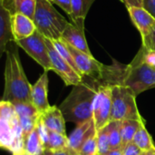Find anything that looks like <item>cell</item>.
Segmentation results:
<instances>
[{
	"label": "cell",
	"instance_id": "d6a6232c",
	"mask_svg": "<svg viewBox=\"0 0 155 155\" xmlns=\"http://www.w3.org/2000/svg\"><path fill=\"white\" fill-rule=\"evenodd\" d=\"M143 46V45H142ZM144 58H145V61L151 64L152 66L155 67V52H151V51H148L146 48H144Z\"/></svg>",
	"mask_w": 155,
	"mask_h": 155
},
{
	"label": "cell",
	"instance_id": "30bf717a",
	"mask_svg": "<svg viewBox=\"0 0 155 155\" xmlns=\"http://www.w3.org/2000/svg\"><path fill=\"white\" fill-rule=\"evenodd\" d=\"M66 45L74 57L75 64L82 76L84 78L89 77L95 82H100L102 80L104 64L97 61L93 55L87 54L80 50H77L67 43Z\"/></svg>",
	"mask_w": 155,
	"mask_h": 155
},
{
	"label": "cell",
	"instance_id": "5bb4252c",
	"mask_svg": "<svg viewBox=\"0 0 155 155\" xmlns=\"http://www.w3.org/2000/svg\"><path fill=\"white\" fill-rule=\"evenodd\" d=\"M61 39L77 50L93 55L84 35V28L78 27L73 23H69L63 33Z\"/></svg>",
	"mask_w": 155,
	"mask_h": 155
},
{
	"label": "cell",
	"instance_id": "8d00e7d4",
	"mask_svg": "<svg viewBox=\"0 0 155 155\" xmlns=\"http://www.w3.org/2000/svg\"><path fill=\"white\" fill-rule=\"evenodd\" d=\"M141 155H155V150L148 151V152H143Z\"/></svg>",
	"mask_w": 155,
	"mask_h": 155
},
{
	"label": "cell",
	"instance_id": "8fae6325",
	"mask_svg": "<svg viewBox=\"0 0 155 155\" xmlns=\"http://www.w3.org/2000/svg\"><path fill=\"white\" fill-rule=\"evenodd\" d=\"M48 72L45 71L38 80L32 85L31 89V99L32 104L36 108V110L40 113H44L51 105L48 103L47 94H48Z\"/></svg>",
	"mask_w": 155,
	"mask_h": 155
},
{
	"label": "cell",
	"instance_id": "7a4b0ae2",
	"mask_svg": "<svg viewBox=\"0 0 155 155\" xmlns=\"http://www.w3.org/2000/svg\"><path fill=\"white\" fill-rule=\"evenodd\" d=\"M15 42L9 44L6 49V59L5 65V88L2 101L12 104L22 102L32 104L31 89L25 74L18 51L14 47Z\"/></svg>",
	"mask_w": 155,
	"mask_h": 155
},
{
	"label": "cell",
	"instance_id": "1f68e13d",
	"mask_svg": "<svg viewBox=\"0 0 155 155\" xmlns=\"http://www.w3.org/2000/svg\"><path fill=\"white\" fill-rule=\"evenodd\" d=\"M143 7H144L155 18V0H143Z\"/></svg>",
	"mask_w": 155,
	"mask_h": 155
},
{
	"label": "cell",
	"instance_id": "6da1fadb",
	"mask_svg": "<svg viewBox=\"0 0 155 155\" xmlns=\"http://www.w3.org/2000/svg\"><path fill=\"white\" fill-rule=\"evenodd\" d=\"M100 83L124 85L138 96L155 88V67L145 61L144 49L142 46L129 64L124 65L114 60L112 65H104Z\"/></svg>",
	"mask_w": 155,
	"mask_h": 155
},
{
	"label": "cell",
	"instance_id": "ba28073f",
	"mask_svg": "<svg viewBox=\"0 0 155 155\" xmlns=\"http://www.w3.org/2000/svg\"><path fill=\"white\" fill-rule=\"evenodd\" d=\"M112 87L111 84H99L94 101V122L96 131L111 123Z\"/></svg>",
	"mask_w": 155,
	"mask_h": 155
},
{
	"label": "cell",
	"instance_id": "3957f363",
	"mask_svg": "<svg viewBox=\"0 0 155 155\" xmlns=\"http://www.w3.org/2000/svg\"><path fill=\"white\" fill-rule=\"evenodd\" d=\"M94 82L91 84L83 81L73 86V90L60 104L59 108L66 122L77 125L94 118V101L98 88V83Z\"/></svg>",
	"mask_w": 155,
	"mask_h": 155
},
{
	"label": "cell",
	"instance_id": "4dcf8cb0",
	"mask_svg": "<svg viewBox=\"0 0 155 155\" xmlns=\"http://www.w3.org/2000/svg\"><path fill=\"white\" fill-rule=\"evenodd\" d=\"M54 3L60 6L69 16L72 15V0H54Z\"/></svg>",
	"mask_w": 155,
	"mask_h": 155
},
{
	"label": "cell",
	"instance_id": "4fadbf2b",
	"mask_svg": "<svg viewBox=\"0 0 155 155\" xmlns=\"http://www.w3.org/2000/svg\"><path fill=\"white\" fill-rule=\"evenodd\" d=\"M127 10L133 24L140 32L142 39L145 38L155 25V18L143 6H130Z\"/></svg>",
	"mask_w": 155,
	"mask_h": 155
},
{
	"label": "cell",
	"instance_id": "484cf974",
	"mask_svg": "<svg viewBox=\"0 0 155 155\" xmlns=\"http://www.w3.org/2000/svg\"><path fill=\"white\" fill-rule=\"evenodd\" d=\"M97 143H98V154L108 155L111 152L108 125L97 131Z\"/></svg>",
	"mask_w": 155,
	"mask_h": 155
},
{
	"label": "cell",
	"instance_id": "52a82bcc",
	"mask_svg": "<svg viewBox=\"0 0 155 155\" xmlns=\"http://www.w3.org/2000/svg\"><path fill=\"white\" fill-rule=\"evenodd\" d=\"M17 46L21 47L30 57H32L45 71L52 70L48 46L45 37L37 30L29 37L16 41Z\"/></svg>",
	"mask_w": 155,
	"mask_h": 155
},
{
	"label": "cell",
	"instance_id": "4316f807",
	"mask_svg": "<svg viewBox=\"0 0 155 155\" xmlns=\"http://www.w3.org/2000/svg\"><path fill=\"white\" fill-rule=\"evenodd\" d=\"M79 155H98L97 131L94 132L85 141Z\"/></svg>",
	"mask_w": 155,
	"mask_h": 155
},
{
	"label": "cell",
	"instance_id": "836d02e7",
	"mask_svg": "<svg viewBox=\"0 0 155 155\" xmlns=\"http://www.w3.org/2000/svg\"><path fill=\"white\" fill-rule=\"evenodd\" d=\"M42 155H74L68 149L65 150H58V151H53V150H45Z\"/></svg>",
	"mask_w": 155,
	"mask_h": 155
},
{
	"label": "cell",
	"instance_id": "44dd1931",
	"mask_svg": "<svg viewBox=\"0 0 155 155\" xmlns=\"http://www.w3.org/2000/svg\"><path fill=\"white\" fill-rule=\"evenodd\" d=\"M133 143H134L142 150V152L155 150V145L153 144V139L150 134L148 133L147 129L145 128V122L142 124L139 130L135 134Z\"/></svg>",
	"mask_w": 155,
	"mask_h": 155
},
{
	"label": "cell",
	"instance_id": "ffe728a7",
	"mask_svg": "<svg viewBox=\"0 0 155 155\" xmlns=\"http://www.w3.org/2000/svg\"><path fill=\"white\" fill-rule=\"evenodd\" d=\"M143 122H145L143 118L142 120H125L121 122V136L123 149L127 144L133 142L135 134L137 133Z\"/></svg>",
	"mask_w": 155,
	"mask_h": 155
},
{
	"label": "cell",
	"instance_id": "7c38bea8",
	"mask_svg": "<svg viewBox=\"0 0 155 155\" xmlns=\"http://www.w3.org/2000/svg\"><path fill=\"white\" fill-rule=\"evenodd\" d=\"M95 131L96 129H95L94 119L77 124L74 130L68 136L69 139L68 150L74 155H79V153L85 141Z\"/></svg>",
	"mask_w": 155,
	"mask_h": 155
},
{
	"label": "cell",
	"instance_id": "cb8c5ba5",
	"mask_svg": "<svg viewBox=\"0 0 155 155\" xmlns=\"http://www.w3.org/2000/svg\"><path fill=\"white\" fill-rule=\"evenodd\" d=\"M68 145H69V139L66 136V134H63L53 131L49 132V139L45 150H53V151L65 150L68 149Z\"/></svg>",
	"mask_w": 155,
	"mask_h": 155
},
{
	"label": "cell",
	"instance_id": "7402d4cb",
	"mask_svg": "<svg viewBox=\"0 0 155 155\" xmlns=\"http://www.w3.org/2000/svg\"><path fill=\"white\" fill-rule=\"evenodd\" d=\"M25 151L30 155H42L45 151L39 136L38 131L36 129V126L25 139Z\"/></svg>",
	"mask_w": 155,
	"mask_h": 155
},
{
	"label": "cell",
	"instance_id": "f546056e",
	"mask_svg": "<svg viewBox=\"0 0 155 155\" xmlns=\"http://www.w3.org/2000/svg\"><path fill=\"white\" fill-rule=\"evenodd\" d=\"M142 150L134 143H130L127 144L124 149H123V153L124 155H141L142 154Z\"/></svg>",
	"mask_w": 155,
	"mask_h": 155
},
{
	"label": "cell",
	"instance_id": "60d3db41",
	"mask_svg": "<svg viewBox=\"0 0 155 155\" xmlns=\"http://www.w3.org/2000/svg\"><path fill=\"white\" fill-rule=\"evenodd\" d=\"M98 155H99V154H98Z\"/></svg>",
	"mask_w": 155,
	"mask_h": 155
},
{
	"label": "cell",
	"instance_id": "83f0119b",
	"mask_svg": "<svg viewBox=\"0 0 155 155\" xmlns=\"http://www.w3.org/2000/svg\"><path fill=\"white\" fill-rule=\"evenodd\" d=\"M36 129L38 131V134H39V136L41 138V141H42V143L45 149L46 145H47V143H48V139H49V130L48 128L45 125V124L43 123V121L41 120L40 116L37 120V123H36Z\"/></svg>",
	"mask_w": 155,
	"mask_h": 155
},
{
	"label": "cell",
	"instance_id": "277c9868",
	"mask_svg": "<svg viewBox=\"0 0 155 155\" xmlns=\"http://www.w3.org/2000/svg\"><path fill=\"white\" fill-rule=\"evenodd\" d=\"M25 136L18 115L12 103H0V145L10 153H16L25 150Z\"/></svg>",
	"mask_w": 155,
	"mask_h": 155
},
{
	"label": "cell",
	"instance_id": "e0dca14e",
	"mask_svg": "<svg viewBox=\"0 0 155 155\" xmlns=\"http://www.w3.org/2000/svg\"><path fill=\"white\" fill-rule=\"evenodd\" d=\"M12 15L3 5H0V54H3L9 44L15 42L12 32Z\"/></svg>",
	"mask_w": 155,
	"mask_h": 155
},
{
	"label": "cell",
	"instance_id": "603a6c76",
	"mask_svg": "<svg viewBox=\"0 0 155 155\" xmlns=\"http://www.w3.org/2000/svg\"><path fill=\"white\" fill-rule=\"evenodd\" d=\"M109 142L111 151L123 150L122 136H121V122L114 121L108 124Z\"/></svg>",
	"mask_w": 155,
	"mask_h": 155
},
{
	"label": "cell",
	"instance_id": "74e56055",
	"mask_svg": "<svg viewBox=\"0 0 155 155\" xmlns=\"http://www.w3.org/2000/svg\"><path fill=\"white\" fill-rule=\"evenodd\" d=\"M13 155H30L29 153H27L25 150L22 151V152H19V153H14Z\"/></svg>",
	"mask_w": 155,
	"mask_h": 155
},
{
	"label": "cell",
	"instance_id": "e575fe53",
	"mask_svg": "<svg viewBox=\"0 0 155 155\" xmlns=\"http://www.w3.org/2000/svg\"><path fill=\"white\" fill-rule=\"evenodd\" d=\"M143 0H125L124 5L128 8L130 6H143Z\"/></svg>",
	"mask_w": 155,
	"mask_h": 155
},
{
	"label": "cell",
	"instance_id": "9a60e30c",
	"mask_svg": "<svg viewBox=\"0 0 155 155\" xmlns=\"http://www.w3.org/2000/svg\"><path fill=\"white\" fill-rule=\"evenodd\" d=\"M11 22L12 32L15 42L31 36L36 31V26L35 25L34 20L25 15H12Z\"/></svg>",
	"mask_w": 155,
	"mask_h": 155
},
{
	"label": "cell",
	"instance_id": "5b68a950",
	"mask_svg": "<svg viewBox=\"0 0 155 155\" xmlns=\"http://www.w3.org/2000/svg\"><path fill=\"white\" fill-rule=\"evenodd\" d=\"M33 20L36 30L49 40L61 39L68 22L48 0H37Z\"/></svg>",
	"mask_w": 155,
	"mask_h": 155
},
{
	"label": "cell",
	"instance_id": "ac0fdd59",
	"mask_svg": "<svg viewBox=\"0 0 155 155\" xmlns=\"http://www.w3.org/2000/svg\"><path fill=\"white\" fill-rule=\"evenodd\" d=\"M37 0H0V5L7 9L11 15L23 14L33 19Z\"/></svg>",
	"mask_w": 155,
	"mask_h": 155
},
{
	"label": "cell",
	"instance_id": "f35d334b",
	"mask_svg": "<svg viewBox=\"0 0 155 155\" xmlns=\"http://www.w3.org/2000/svg\"><path fill=\"white\" fill-rule=\"evenodd\" d=\"M120 1H121V2H122V3H124H124H125V0H120Z\"/></svg>",
	"mask_w": 155,
	"mask_h": 155
},
{
	"label": "cell",
	"instance_id": "9c48e42d",
	"mask_svg": "<svg viewBox=\"0 0 155 155\" xmlns=\"http://www.w3.org/2000/svg\"><path fill=\"white\" fill-rule=\"evenodd\" d=\"M46 39V44L48 46L50 61L52 64V71L57 74L60 78L64 81L66 86L77 85L84 81V77L80 75L71 65L70 64L65 61L62 55L58 53V51L54 46L51 40Z\"/></svg>",
	"mask_w": 155,
	"mask_h": 155
},
{
	"label": "cell",
	"instance_id": "f1b7e54d",
	"mask_svg": "<svg viewBox=\"0 0 155 155\" xmlns=\"http://www.w3.org/2000/svg\"><path fill=\"white\" fill-rule=\"evenodd\" d=\"M142 40H143L142 45L144 48H146L148 51L155 52V25L152 29V31L150 32V34Z\"/></svg>",
	"mask_w": 155,
	"mask_h": 155
},
{
	"label": "cell",
	"instance_id": "8992f818",
	"mask_svg": "<svg viewBox=\"0 0 155 155\" xmlns=\"http://www.w3.org/2000/svg\"><path fill=\"white\" fill-rule=\"evenodd\" d=\"M111 122L125 120H142L136 104V95L126 86L112 84Z\"/></svg>",
	"mask_w": 155,
	"mask_h": 155
},
{
	"label": "cell",
	"instance_id": "d4e9b609",
	"mask_svg": "<svg viewBox=\"0 0 155 155\" xmlns=\"http://www.w3.org/2000/svg\"><path fill=\"white\" fill-rule=\"evenodd\" d=\"M51 41H52V40H51ZM52 43H53L54 46L55 47V49L58 51V53L62 55V57H63L65 61H67V62L70 64V65H71V66H72V67L80 74V75H82V74H80V72H79L77 66H76V64H75V62H74V57H73L71 52L69 51V48H68L66 43H65L63 39L54 40V41H52Z\"/></svg>",
	"mask_w": 155,
	"mask_h": 155
},
{
	"label": "cell",
	"instance_id": "d590c367",
	"mask_svg": "<svg viewBox=\"0 0 155 155\" xmlns=\"http://www.w3.org/2000/svg\"><path fill=\"white\" fill-rule=\"evenodd\" d=\"M108 155H124V153H123V150H114V151H111Z\"/></svg>",
	"mask_w": 155,
	"mask_h": 155
},
{
	"label": "cell",
	"instance_id": "d6986e66",
	"mask_svg": "<svg viewBox=\"0 0 155 155\" xmlns=\"http://www.w3.org/2000/svg\"><path fill=\"white\" fill-rule=\"evenodd\" d=\"M95 0H72V23L78 27L84 28L85 17Z\"/></svg>",
	"mask_w": 155,
	"mask_h": 155
},
{
	"label": "cell",
	"instance_id": "2e32d148",
	"mask_svg": "<svg viewBox=\"0 0 155 155\" xmlns=\"http://www.w3.org/2000/svg\"><path fill=\"white\" fill-rule=\"evenodd\" d=\"M40 118L49 131L66 134L65 119L59 107L51 106L40 114Z\"/></svg>",
	"mask_w": 155,
	"mask_h": 155
},
{
	"label": "cell",
	"instance_id": "ab89813d",
	"mask_svg": "<svg viewBox=\"0 0 155 155\" xmlns=\"http://www.w3.org/2000/svg\"><path fill=\"white\" fill-rule=\"evenodd\" d=\"M49 2H51V3H54V0H48Z\"/></svg>",
	"mask_w": 155,
	"mask_h": 155
}]
</instances>
